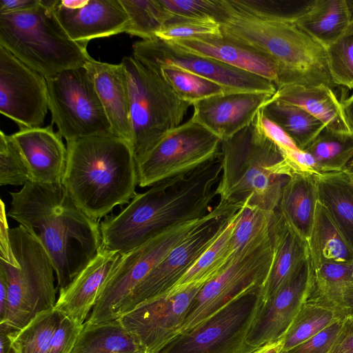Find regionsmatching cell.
<instances>
[{
	"instance_id": "1",
	"label": "cell",
	"mask_w": 353,
	"mask_h": 353,
	"mask_svg": "<svg viewBox=\"0 0 353 353\" xmlns=\"http://www.w3.org/2000/svg\"><path fill=\"white\" fill-rule=\"evenodd\" d=\"M221 157L137 193L119 214L100 223L101 248L124 254L174 227L199 220L212 209Z\"/></svg>"
},
{
	"instance_id": "2",
	"label": "cell",
	"mask_w": 353,
	"mask_h": 353,
	"mask_svg": "<svg viewBox=\"0 0 353 353\" xmlns=\"http://www.w3.org/2000/svg\"><path fill=\"white\" fill-rule=\"evenodd\" d=\"M11 196L7 215L41 243L54 267L59 292L101 248L100 223L88 217L59 183L28 182Z\"/></svg>"
},
{
	"instance_id": "3",
	"label": "cell",
	"mask_w": 353,
	"mask_h": 353,
	"mask_svg": "<svg viewBox=\"0 0 353 353\" xmlns=\"http://www.w3.org/2000/svg\"><path fill=\"white\" fill-rule=\"evenodd\" d=\"M62 184L74 203L99 221L117 205L130 203L138 185L137 163L130 143L114 135L67 142Z\"/></svg>"
},
{
	"instance_id": "4",
	"label": "cell",
	"mask_w": 353,
	"mask_h": 353,
	"mask_svg": "<svg viewBox=\"0 0 353 353\" xmlns=\"http://www.w3.org/2000/svg\"><path fill=\"white\" fill-rule=\"evenodd\" d=\"M220 201L275 212L293 171L280 148L252 123L221 141Z\"/></svg>"
},
{
	"instance_id": "5",
	"label": "cell",
	"mask_w": 353,
	"mask_h": 353,
	"mask_svg": "<svg viewBox=\"0 0 353 353\" xmlns=\"http://www.w3.org/2000/svg\"><path fill=\"white\" fill-rule=\"evenodd\" d=\"M293 17L258 15L219 0L215 19L222 35L254 49L313 84L332 88L325 48L293 21Z\"/></svg>"
},
{
	"instance_id": "6",
	"label": "cell",
	"mask_w": 353,
	"mask_h": 353,
	"mask_svg": "<svg viewBox=\"0 0 353 353\" xmlns=\"http://www.w3.org/2000/svg\"><path fill=\"white\" fill-rule=\"evenodd\" d=\"M55 0L18 12L0 14V46L46 79L84 67L87 46L70 38L54 12Z\"/></svg>"
},
{
	"instance_id": "7",
	"label": "cell",
	"mask_w": 353,
	"mask_h": 353,
	"mask_svg": "<svg viewBox=\"0 0 353 353\" xmlns=\"http://www.w3.org/2000/svg\"><path fill=\"white\" fill-rule=\"evenodd\" d=\"M13 253L19 263L0 261L8 283V302L0 330L12 333L57 303L54 267L39 241L19 225L10 229Z\"/></svg>"
},
{
	"instance_id": "8",
	"label": "cell",
	"mask_w": 353,
	"mask_h": 353,
	"mask_svg": "<svg viewBox=\"0 0 353 353\" xmlns=\"http://www.w3.org/2000/svg\"><path fill=\"white\" fill-rule=\"evenodd\" d=\"M130 98L131 139L137 163L170 130L181 124L190 105L170 85L132 56L121 62Z\"/></svg>"
},
{
	"instance_id": "9",
	"label": "cell",
	"mask_w": 353,
	"mask_h": 353,
	"mask_svg": "<svg viewBox=\"0 0 353 353\" xmlns=\"http://www.w3.org/2000/svg\"><path fill=\"white\" fill-rule=\"evenodd\" d=\"M273 255L270 223L242 250L234 254L223 271L201 288L168 343L198 329L236 298L261 288L270 270Z\"/></svg>"
},
{
	"instance_id": "10",
	"label": "cell",
	"mask_w": 353,
	"mask_h": 353,
	"mask_svg": "<svg viewBox=\"0 0 353 353\" xmlns=\"http://www.w3.org/2000/svg\"><path fill=\"white\" fill-rule=\"evenodd\" d=\"M52 123L67 142L114 135L94 85L84 67L46 78Z\"/></svg>"
},
{
	"instance_id": "11",
	"label": "cell",
	"mask_w": 353,
	"mask_h": 353,
	"mask_svg": "<svg viewBox=\"0 0 353 353\" xmlns=\"http://www.w3.org/2000/svg\"><path fill=\"white\" fill-rule=\"evenodd\" d=\"M242 208L219 201L133 290L121 316L163 296L211 246L231 217Z\"/></svg>"
},
{
	"instance_id": "12",
	"label": "cell",
	"mask_w": 353,
	"mask_h": 353,
	"mask_svg": "<svg viewBox=\"0 0 353 353\" xmlns=\"http://www.w3.org/2000/svg\"><path fill=\"white\" fill-rule=\"evenodd\" d=\"M202 219L172 228L145 244L121 254L84 324L119 319L133 290Z\"/></svg>"
},
{
	"instance_id": "13",
	"label": "cell",
	"mask_w": 353,
	"mask_h": 353,
	"mask_svg": "<svg viewBox=\"0 0 353 353\" xmlns=\"http://www.w3.org/2000/svg\"><path fill=\"white\" fill-rule=\"evenodd\" d=\"M221 141L190 118L168 132L137 163L138 185L151 187L221 156Z\"/></svg>"
},
{
	"instance_id": "14",
	"label": "cell",
	"mask_w": 353,
	"mask_h": 353,
	"mask_svg": "<svg viewBox=\"0 0 353 353\" xmlns=\"http://www.w3.org/2000/svg\"><path fill=\"white\" fill-rule=\"evenodd\" d=\"M260 289L233 300L202 326L173 339L159 353H241L263 309Z\"/></svg>"
},
{
	"instance_id": "15",
	"label": "cell",
	"mask_w": 353,
	"mask_h": 353,
	"mask_svg": "<svg viewBox=\"0 0 353 353\" xmlns=\"http://www.w3.org/2000/svg\"><path fill=\"white\" fill-rule=\"evenodd\" d=\"M132 56L150 69L171 67L202 77L222 86L226 93L274 95L277 90L272 82L263 77L213 59L183 52L157 37L134 42Z\"/></svg>"
},
{
	"instance_id": "16",
	"label": "cell",
	"mask_w": 353,
	"mask_h": 353,
	"mask_svg": "<svg viewBox=\"0 0 353 353\" xmlns=\"http://www.w3.org/2000/svg\"><path fill=\"white\" fill-rule=\"evenodd\" d=\"M49 110L46 78L0 46V112L19 129L41 127Z\"/></svg>"
},
{
	"instance_id": "17",
	"label": "cell",
	"mask_w": 353,
	"mask_h": 353,
	"mask_svg": "<svg viewBox=\"0 0 353 353\" xmlns=\"http://www.w3.org/2000/svg\"><path fill=\"white\" fill-rule=\"evenodd\" d=\"M314 269L310 256L263 305L241 353H251L283 338L312 288Z\"/></svg>"
},
{
	"instance_id": "18",
	"label": "cell",
	"mask_w": 353,
	"mask_h": 353,
	"mask_svg": "<svg viewBox=\"0 0 353 353\" xmlns=\"http://www.w3.org/2000/svg\"><path fill=\"white\" fill-rule=\"evenodd\" d=\"M166 42L183 52L213 59L259 75L272 82L277 90L292 84H313L259 52L223 36L194 37Z\"/></svg>"
},
{
	"instance_id": "19",
	"label": "cell",
	"mask_w": 353,
	"mask_h": 353,
	"mask_svg": "<svg viewBox=\"0 0 353 353\" xmlns=\"http://www.w3.org/2000/svg\"><path fill=\"white\" fill-rule=\"evenodd\" d=\"M203 287L188 288L172 297H161L143 303L123 314L119 320L135 338L143 353H159L179 329Z\"/></svg>"
},
{
	"instance_id": "20",
	"label": "cell",
	"mask_w": 353,
	"mask_h": 353,
	"mask_svg": "<svg viewBox=\"0 0 353 353\" xmlns=\"http://www.w3.org/2000/svg\"><path fill=\"white\" fill-rule=\"evenodd\" d=\"M54 12L73 41H90L125 32L129 19L120 0H55Z\"/></svg>"
},
{
	"instance_id": "21",
	"label": "cell",
	"mask_w": 353,
	"mask_h": 353,
	"mask_svg": "<svg viewBox=\"0 0 353 353\" xmlns=\"http://www.w3.org/2000/svg\"><path fill=\"white\" fill-rule=\"evenodd\" d=\"M272 96L261 92H234L211 97L192 105L191 118L225 141L251 125Z\"/></svg>"
},
{
	"instance_id": "22",
	"label": "cell",
	"mask_w": 353,
	"mask_h": 353,
	"mask_svg": "<svg viewBox=\"0 0 353 353\" xmlns=\"http://www.w3.org/2000/svg\"><path fill=\"white\" fill-rule=\"evenodd\" d=\"M26 162L30 181L62 183L67 163V147L54 132L52 123L45 128H25L11 135Z\"/></svg>"
},
{
	"instance_id": "23",
	"label": "cell",
	"mask_w": 353,
	"mask_h": 353,
	"mask_svg": "<svg viewBox=\"0 0 353 353\" xmlns=\"http://www.w3.org/2000/svg\"><path fill=\"white\" fill-rule=\"evenodd\" d=\"M121 254L100 248L94 258L72 282L59 292L55 308L83 325L97 301Z\"/></svg>"
},
{
	"instance_id": "24",
	"label": "cell",
	"mask_w": 353,
	"mask_h": 353,
	"mask_svg": "<svg viewBox=\"0 0 353 353\" xmlns=\"http://www.w3.org/2000/svg\"><path fill=\"white\" fill-rule=\"evenodd\" d=\"M94 85L113 134L131 139L130 98L125 70L121 65L91 58L84 65Z\"/></svg>"
},
{
	"instance_id": "25",
	"label": "cell",
	"mask_w": 353,
	"mask_h": 353,
	"mask_svg": "<svg viewBox=\"0 0 353 353\" xmlns=\"http://www.w3.org/2000/svg\"><path fill=\"white\" fill-rule=\"evenodd\" d=\"M274 255L269 274L260 289L263 307L309 256L307 241L276 210L271 223Z\"/></svg>"
},
{
	"instance_id": "26",
	"label": "cell",
	"mask_w": 353,
	"mask_h": 353,
	"mask_svg": "<svg viewBox=\"0 0 353 353\" xmlns=\"http://www.w3.org/2000/svg\"><path fill=\"white\" fill-rule=\"evenodd\" d=\"M272 98L301 108L322 122L329 130L352 134L345 119L341 103L332 88L326 84L285 85L278 89Z\"/></svg>"
},
{
	"instance_id": "27",
	"label": "cell",
	"mask_w": 353,
	"mask_h": 353,
	"mask_svg": "<svg viewBox=\"0 0 353 353\" xmlns=\"http://www.w3.org/2000/svg\"><path fill=\"white\" fill-rule=\"evenodd\" d=\"M306 301L333 311L341 320L353 315V263H325L314 269Z\"/></svg>"
},
{
	"instance_id": "28",
	"label": "cell",
	"mask_w": 353,
	"mask_h": 353,
	"mask_svg": "<svg viewBox=\"0 0 353 353\" xmlns=\"http://www.w3.org/2000/svg\"><path fill=\"white\" fill-rule=\"evenodd\" d=\"M292 19L325 48L335 42L352 23L346 0L310 1Z\"/></svg>"
},
{
	"instance_id": "29",
	"label": "cell",
	"mask_w": 353,
	"mask_h": 353,
	"mask_svg": "<svg viewBox=\"0 0 353 353\" xmlns=\"http://www.w3.org/2000/svg\"><path fill=\"white\" fill-rule=\"evenodd\" d=\"M307 243L313 269L325 263H353V247L332 215L319 201Z\"/></svg>"
},
{
	"instance_id": "30",
	"label": "cell",
	"mask_w": 353,
	"mask_h": 353,
	"mask_svg": "<svg viewBox=\"0 0 353 353\" xmlns=\"http://www.w3.org/2000/svg\"><path fill=\"white\" fill-rule=\"evenodd\" d=\"M314 174L294 172L285 185L278 210L306 241L308 239L319 201Z\"/></svg>"
},
{
	"instance_id": "31",
	"label": "cell",
	"mask_w": 353,
	"mask_h": 353,
	"mask_svg": "<svg viewBox=\"0 0 353 353\" xmlns=\"http://www.w3.org/2000/svg\"><path fill=\"white\" fill-rule=\"evenodd\" d=\"M240 209L189 270L161 297H172L188 288L203 287L214 279L228 265L234 255L231 238L241 214ZM161 298V297H160Z\"/></svg>"
},
{
	"instance_id": "32",
	"label": "cell",
	"mask_w": 353,
	"mask_h": 353,
	"mask_svg": "<svg viewBox=\"0 0 353 353\" xmlns=\"http://www.w3.org/2000/svg\"><path fill=\"white\" fill-rule=\"evenodd\" d=\"M319 201L353 247V176L345 171L314 174Z\"/></svg>"
},
{
	"instance_id": "33",
	"label": "cell",
	"mask_w": 353,
	"mask_h": 353,
	"mask_svg": "<svg viewBox=\"0 0 353 353\" xmlns=\"http://www.w3.org/2000/svg\"><path fill=\"white\" fill-rule=\"evenodd\" d=\"M71 353H143L119 319L83 325Z\"/></svg>"
},
{
	"instance_id": "34",
	"label": "cell",
	"mask_w": 353,
	"mask_h": 353,
	"mask_svg": "<svg viewBox=\"0 0 353 353\" xmlns=\"http://www.w3.org/2000/svg\"><path fill=\"white\" fill-rule=\"evenodd\" d=\"M262 110L269 119L285 131L301 150L325 128L322 122L301 108L272 98Z\"/></svg>"
},
{
	"instance_id": "35",
	"label": "cell",
	"mask_w": 353,
	"mask_h": 353,
	"mask_svg": "<svg viewBox=\"0 0 353 353\" xmlns=\"http://www.w3.org/2000/svg\"><path fill=\"white\" fill-rule=\"evenodd\" d=\"M304 150L314 157L319 174L341 172L353 157V134L325 128Z\"/></svg>"
},
{
	"instance_id": "36",
	"label": "cell",
	"mask_w": 353,
	"mask_h": 353,
	"mask_svg": "<svg viewBox=\"0 0 353 353\" xmlns=\"http://www.w3.org/2000/svg\"><path fill=\"white\" fill-rule=\"evenodd\" d=\"M63 314L55 307L35 316L24 327L8 333L18 353H48Z\"/></svg>"
},
{
	"instance_id": "37",
	"label": "cell",
	"mask_w": 353,
	"mask_h": 353,
	"mask_svg": "<svg viewBox=\"0 0 353 353\" xmlns=\"http://www.w3.org/2000/svg\"><path fill=\"white\" fill-rule=\"evenodd\" d=\"M338 319H340L333 311L306 301L301 307L283 338L281 352L314 336Z\"/></svg>"
},
{
	"instance_id": "38",
	"label": "cell",
	"mask_w": 353,
	"mask_h": 353,
	"mask_svg": "<svg viewBox=\"0 0 353 353\" xmlns=\"http://www.w3.org/2000/svg\"><path fill=\"white\" fill-rule=\"evenodd\" d=\"M150 70L159 74L176 95L190 105L211 97L226 93L220 85L183 70L171 67Z\"/></svg>"
},
{
	"instance_id": "39",
	"label": "cell",
	"mask_w": 353,
	"mask_h": 353,
	"mask_svg": "<svg viewBox=\"0 0 353 353\" xmlns=\"http://www.w3.org/2000/svg\"><path fill=\"white\" fill-rule=\"evenodd\" d=\"M129 19L126 33L143 40L156 37L170 17L159 0H120Z\"/></svg>"
},
{
	"instance_id": "40",
	"label": "cell",
	"mask_w": 353,
	"mask_h": 353,
	"mask_svg": "<svg viewBox=\"0 0 353 353\" xmlns=\"http://www.w3.org/2000/svg\"><path fill=\"white\" fill-rule=\"evenodd\" d=\"M325 51L334 84L353 89V22Z\"/></svg>"
},
{
	"instance_id": "41",
	"label": "cell",
	"mask_w": 353,
	"mask_h": 353,
	"mask_svg": "<svg viewBox=\"0 0 353 353\" xmlns=\"http://www.w3.org/2000/svg\"><path fill=\"white\" fill-rule=\"evenodd\" d=\"M274 212L244 205L231 238L230 246L233 254L242 250L248 243L264 231L270 225Z\"/></svg>"
},
{
	"instance_id": "42",
	"label": "cell",
	"mask_w": 353,
	"mask_h": 353,
	"mask_svg": "<svg viewBox=\"0 0 353 353\" xmlns=\"http://www.w3.org/2000/svg\"><path fill=\"white\" fill-rule=\"evenodd\" d=\"M30 181L26 162L11 135L0 131V185L22 187Z\"/></svg>"
},
{
	"instance_id": "43",
	"label": "cell",
	"mask_w": 353,
	"mask_h": 353,
	"mask_svg": "<svg viewBox=\"0 0 353 353\" xmlns=\"http://www.w3.org/2000/svg\"><path fill=\"white\" fill-rule=\"evenodd\" d=\"M201 36H223L219 23L212 17L172 18L156 34L166 41Z\"/></svg>"
},
{
	"instance_id": "44",
	"label": "cell",
	"mask_w": 353,
	"mask_h": 353,
	"mask_svg": "<svg viewBox=\"0 0 353 353\" xmlns=\"http://www.w3.org/2000/svg\"><path fill=\"white\" fill-rule=\"evenodd\" d=\"M159 2L170 19L176 17L215 19L219 7V0H159Z\"/></svg>"
},
{
	"instance_id": "45",
	"label": "cell",
	"mask_w": 353,
	"mask_h": 353,
	"mask_svg": "<svg viewBox=\"0 0 353 353\" xmlns=\"http://www.w3.org/2000/svg\"><path fill=\"white\" fill-rule=\"evenodd\" d=\"M343 321H335L314 336L281 353H327L341 330Z\"/></svg>"
},
{
	"instance_id": "46",
	"label": "cell",
	"mask_w": 353,
	"mask_h": 353,
	"mask_svg": "<svg viewBox=\"0 0 353 353\" xmlns=\"http://www.w3.org/2000/svg\"><path fill=\"white\" fill-rule=\"evenodd\" d=\"M83 325L77 324L63 314L53 334L48 353H71Z\"/></svg>"
},
{
	"instance_id": "47",
	"label": "cell",
	"mask_w": 353,
	"mask_h": 353,
	"mask_svg": "<svg viewBox=\"0 0 353 353\" xmlns=\"http://www.w3.org/2000/svg\"><path fill=\"white\" fill-rule=\"evenodd\" d=\"M252 123L259 132L276 144L280 149H299L285 131L264 114L262 108L258 112Z\"/></svg>"
},
{
	"instance_id": "48",
	"label": "cell",
	"mask_w": 353,
	"mask_h": 353,
	"mask_svg": "<svg viewBox=\"0 0 353 353\" xmlns=\"http://www.w3.org/2000/svg\"><path fill=\"white\" fill-rule=\"evenodd\" d=\"M281 151L293 173L301 172L312 174H319L314 157L307 152L299 149L281 150Z\"/></svg>"
},
{
	"instance_id": "49",
	"label": "cell",
	"mask_w": 353,
	"mask_h": 353,
	"mask_svg": "<svg viewBox=\"0 0 353 353\" xmlns=\"http://www.w3.org/2000/svg\"><path fill=\"white\" fill-rule=\"evenodd\" d=\"M327 353H353V315L343 321L341 330Z\"/></svg>"
},
{
	"instance_id": "50",
	"label": "cell",
	"mask_w": 353,
	"mask_h": 353,
	"mask_svg": "<svg viewBox=\"0 0 353 353\" xmlns=\"http://www.w3.org/2000/svg\"><path fill=\"white\" fill-rule=\"evenodd\" d=\"M41 0H0V14L25 11L35 8Z\"/></svg>"
},
{
	"instance_id": "51",
	"label": "cell",
	"mask_w": 353,
	"mask_h": 353,
	"mask_svg": "<svg viewBox=\"0 0 353 353\" xmlns=\"http://www.w3.org/2000/svg\"><path fill=\"white\" fill-rule=\"evenodd\" d=\"M8 302V283L5 275L0 271V320L5 314Z\"/></svg>"
},
{
	"instance_id": "52",
	"label": "cell",
	"mask_w": 353,
	"mask_h": 353,
	"mask_svg": "<svg viewBox=\"0 0 353 353\" xmlns=\"http://www.w3.org/2000/svg\"><path fill=\"white\" fill-rule=\"evenodd\" d=\"M341 103L345 119L353 134V94Z\"/></svg>"
},
{
	"instance_id": "53",
	"label": "cell",
	"mask_w": 353,
	"mask_h": 353,
	"mask_svg": "<svg viewBox=\"0 0 353 353\" xmlns=\"http://www.w3.org/2000/svg\"><path fill=\"white\" fill-rule=\"evenodd\" d=\"M0 353H18L12 344L8 333L0 330Z\"/></svg>"
},
{
	"instance_id": "54",
	"label": "cell",
	"mask_w": 353,
	"mask_h": 353,
	"mask_svg": "<svg viewBox=\"0 0 353 353\" xmlns=\"http://www.w3.org/2000/svg\"><path fill=\"white\" fill-rule=\"evenodd\" d=\"M282 348L283 339L275 342L267 343L251 353H281Z\"/></svg>"
},
{
	"instance_id": "55",
	"label": "cell",
	"mask_w": 353,
	"mask_h": 353,
	"mask_svg": "<svg viewBox=\"0 0 353 353\" xmlns=\"http://www.w3.org/2000/svg\"><path fill=\"white\" fill-rule=\"evenodd\" d=\"M343 171L347 172L353 176V157L349 161Z\"/></svg>"
},
{
	"instance_id": "56",
	"label": "cell",
	"mask_w": 353,
	"mask_h": 353,
	"mask_svg": "<svg viewBox=\"0 0 353 353\" xmlns=\"http://www.w3.org/2000/svg\"><path fill=\"white\" fill-rule=\"evenodd\" d=\"M346 2L349 9L351 21L353 22V0H346Z\"/></svg>"
}]
</instances>
